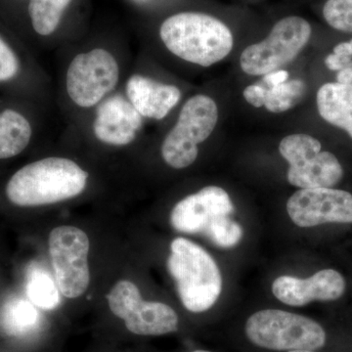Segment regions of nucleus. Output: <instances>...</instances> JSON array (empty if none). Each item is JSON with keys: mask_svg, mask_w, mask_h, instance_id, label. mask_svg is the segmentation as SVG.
I'll return each mask as SVG.
<instances>
[{"mask_svg": "<svg viewBox=\"0 0 352 352\" xmlns=\"http://www.w3.org/2000/svg\"><path fill=\"white\" fill-rule=\"evenodd\" d=\"M88 173L66 157H50L27 164L10 178L6 196L19 207H39L75 198L87 187Z\"/></svg>", "mask_w": 352, "mask_h": 352, "instance_id": "nucleus-1", "label": "nucleus"}, {"mask_svg": "<svg viewBox=\"0 0 352 352\" xmlns=\"http://www.w3.org/2000/svg\"><path fill=\"white\" fill-rule=\"evenodd\" d=\"M160 36L175 56L201 67H210L228 56L232 32L208 14L183 12L170 16L160 28Z\"/></svg>", "mask_w": 352, "mask_h": 352, "instance_id": "nucleus-2", "label": "nucleus"}, {"mask_svg": "<svg viewBox=\"0 0 352 352\" xmlns=\"http://www.w3.org/2000/svg\"><path fill=\"white\" fill-rule=\"evenodd\" d=\"M235 212L226 190L208 186L185 197L170 214V224L178 232L201 234L219 248H233L243 238L242 226L232 219Z\"/></svg>", "mask_w": 352, "mask_h": 352, "instance_id": "nucleus-3", "label": "nucleus"}, {"mask_svg": "<svg viewBox=\"0 0 352 352\" xmlns=\"http://www.w3.org/2000/svg\"><path fill=\"white\" fill-rule=\"evenodd\" d=\"M250 346L265 352L319 351L328 335L318 322L280 309H263L248 317L242 328Z\"/></svg>", "mask_w": 352, "mask_h": 352, "instance_id": "nucleus-4", "label": "nucleus"}, {"mask_svg": "<svg viewBox=\"0 0 352 352\" xmlns=\"http://www.w3.org/2000/svg\"><path fill=\"white\" fill-rule=\"evenodd\" d=\"M168 270L175 279L183 307L188 311L203 314L219 300L221 274L214 259L201 245L176 238L170 244Z\"/></svg>", "mask_w": 352, "mask_h": 352, "instance_id": "nucleus-5", "label": "nucleus"}, {"mask_svg": "<svg viewBox=\"0 0 352 352\" xmlns=\"http://www.w3.org/2000/svg\"><path fill=\"white\" fill-rule=\"evenodd\" d=\"M219 120L214 99L198 94L185 102L177 122L162 145V156L176 170L188 168L198 157V145L210 138Z\"/></svg>", "mask_w": 352, "mask_h": 352, "instance_id": "nucleus-6", "label": "nucleus"}, {"mask_svg": "<svg viewBox=\"0 0 352 352\" xmlns=\"http://www.w3.org/2000/svg\"><path fill=\"white\" fill-rule=\"evenodd\" d=\"M321 149L319 140L308 134H291L282 139L279 152L289 164V184L300 189L332 188L342 180L344 170L339 160Z\"/></svg>", "mask_w": 352, "mask_h": 352, "instance_id": "nucleus-7", "label": "nucleus"}, {"mask_svg": "<svg viewBox=\"0 0 352 352\" xmlns=\"http://www.w3.org/2000/svg\"><path fill=\"white\" fill-rule=\"evenodd\" d=\"M311 25L298 16L280 20L267 38L248 46L240 57V66L250 76H264L291 63L307 45Z\"/></svg>", "mask_w": 352, "mask_h": 352, "instance_id": "nucleus-8", "label": "nucleus"}, {"mask_svg": "<svg viewBox=\"0 0 352 352\" xmlns=\"http://www.w3.org/2000/svg\"><path fill=\"white\" fill-rule=\"evenodd\" d=\"M109 307L122 319L129 332L139 336H164L177 332L179 317L163 302H145L135 284L118 282L108 295Z\"/></svg>", "mask_w": 352, "mask_h": 352, "instance_id": "nucleus-9", "label": "nucleus"}, {"mask_svg": "<svg viewBox=\"0 0 352 352\" xmlns=\"http://www.w3.org/2000/svg\"><path fill=\"white\" fill-rule=\"evenodd\" d=\"M119 78V64L112 53L95 48L76 55L69 64L67 92L76 105L91 108L115 89Z\"/></svg>", "mask_w": 352, "mask_h": 352, "instance_id": "nucleus-10", "label": "nucleus"}, {"mask_svg": "<svg viewBox=\"0 0 352 352\" xmlns=\"http://www.w3.org/2000/svg\"><path fill=\"white\" fill-rule=\"evenodd\" d=\"M48 243L59 291L66 298H80L90 282L87 234L78 227L59 226L51 231Z\"/></svg>", "mask_w": 352, "mask_h": 352, "instance_id": "nucleus-11", "label": "nucleus"}, {"mask_svg": "<svg viewBox=\"0 0 352 352\" xmlns=\"http://www.w3.org/2000/svg\"><path fill=\"white\" fill-rule=\"evenodd\" d=\"M287 212L298 227L352 223V194L333 188L300 189L289 197Z\"/></svg>", "mask_w": 352, "mask_h": 352, "instance_id": "nucleus-12", "label": "nucleus"}, {"mask_svg": "<svg viewBox=\"0 0 352 352\" xmlns=\"http://www.w3.org/2000/svg\"><path fill=\"white\" fill-rule=\"evenodd\" d=\"M346 280L340 272L324 270L307 279L284 275L272 284L273 295L289 307H305L308 303L339 300L346 291Z\"/></svg>", "mask_w": 352, "mask_h": 352, "instance_id": "nucleus-13", "label": "nucleus"}, {"mask_svg": "<svg viewBox=\"0 0 352 352\" xmlns=\"http://www.w3.org/2000/svg\"><path fill=\"white\" fill-rule=\"evenodd\" d=\"M142 126V116L120 95L102 102L94 122V135L112 146L131 144Z\"/></svg>", "mask_w": 352, "mask_h": 352, "instance_id": "nucleus-14", "label": "nucleus"}, {"mask_svg": "<svg viewBox=\"0 0 352 352\" xmlns=\"http://www.w3.org/2000/svg\"><path fill=\"white\" fill-rule=\"evenodd\" d=\"M129 102L143 118L162 120L182 98L175 85H164L144 76L133 75L126 82Z\"/></svg>", "mask_w": 352, "mask_h": 352, "instance_id": "nucleus-15", "label": "nucleus"}, {"mask_svg": "<svg viewBox=\"0 0 352 352\" xmlns=\"http://www.w3.org/2000/svg\"><path fill=\"white\" fill-rule=\"evenodd\" d=\"M316 102L322 119L352 138V85L325 83L317 92Z\"/></svg>", "mask_w": 352, "mask_h": 352, "instance_id": "nucleus-16", "label": "nucleus"}, {"mask_svg": "<svg viewBox=\"0 0 352 352\" xmlns=\"http://www.w3.org/2000/svg\"><path fill=\"white\" fill-rule=\"evenodd\" d=\"M41 315L30 300L12 298L0 309V329L11 337H24L38 328Z\"/></svg>", "mask_w": 352, "mask_h": 352, "instance_id": "nucleus-17", "label": "nucleus"}, {"mask_svg": "<svg viewBox=\"0 0 352 352\" xmlns=\"http://www.w3.org/2000/svg\"><path fill=\"white\" fill-rule=\"evenodd\" d=\"M29 120L17 111L7 109L0 113V160L18 156L32 138Z\"/></svg>", "mask_w": 352, "mask_h": 352, "instance_id": "nucleus-18", "label": "nucleus"}, {"mask_svg": "<svg viewBox=\"0 0 352 352\" xmlns=\"http://www.w3.org/2000/svg\"><path fill=\"white\" fill-rule=\"evenodd\" d=\"M258 83L263 87V107L271 113H284L295 107L305 92V83L300 80H287L276 85Z\"/></svg>", "mask_w": 352, "mask_h": 352, "instance_id": "nucleus-19", "label": "nucleus"}, {"mask_svg": "<svg viewBox=\"0 0 352 352\" xmlns=\"http://www.w3.org/2000/svg\"><path fill=\"white\" fill-rule=\"evenodd\" d=\"M72 1L73 0H31L29 12L34 31L43 36L53 34Z\"/></svg>", "mask_w": 352, "mask_h": 352, "instance_id": "nucleus-20", "label": "nucleus"}, {"mask_svg": "<svg viewBox=\"0 0 352 352\" xmlns=\"http://www.w3.org/2000/svg\"><path fill=\"white\" fill-rule=\"evenodd\" d=\"M27 296L36 307L45 310L54 309L60 303L59 288L50 275L41 268H32L30 271Z\"/></svg>", "mask_w": 352, "mask_h": 352, "instance_id": "nucleus-21", "label": "nucleus"}, {"mask_svg": "<svg viewBox=\"0 0 352 352\" xmlns=\"http://www.w3.org/2000/svg\"><path fill=\"white\" fill-rule=\"evenodd\" d=\"M323 16L333 29L352 34V0H327Z\"/></svg>", "mask_w": 352, "mask_h": 352, "instance_id": "nucleus-22", "label": "nucleus"}, {"mask_svg": "<svg viewBox=\"0 0 352 352\" xmlns=\"http://www.w3.org/2000/svg\"><path fill=\"white\" fill-rule=\"evenodd\" d=\"M20 63L17 55L1 38H0V82L12 80L19 72Z\"/></svg>", "mask_w": 352, "mask_h": 352, "instance_id": "nucleus-23", "label": "nucleus"}, {"mask_svg": "<svg viewBox=\"0 0 352 352\" xmlns=\"http://www.w3.org/2000/svg\"><path fill=\"white\" fill-rule=\"evenodd\" d=\"M325 65L331 71H340L342 69L352 68V57L332 53L325 59Z\"/></svg>", "mask_w": 352, "mask_h": 352, "instance_id": "nucleus-24", "label": "nucleus"}, {"mask_svg": "<svg viewBox=\"0 0 352 352\" xmlns=\"http://www.w3.org/2000/svg\"><path fill=\"white\" fill-rule=\"evenodd\" d=\"M289 76V72L285 71V69H278V71L271 72V73L264 75L261 82L266 85H276L287 82Z\"/></svg>", "mask_w": 352, "mask_h": 352, "instance_id": "nucleus-25", "label": "nucleus"}, {"mask_svg": "<svg viewBox=\"0 0 352 352\" xmlns=\"http://www.w3.org/2000/svg\"><path fill=\"white\" fill-rule=\"evenodd\" d=\"M337 82L352 85V68L342 69L338 72Z\"/></svg>", "mask_w": 352, "mask_h": 352, "instance_id": "nucleus-26", "label": "nucleus"}, {"mask_svg": "<svg viewBox=\"0 0 352 352\" xmlns=\"http://www.w3.org/2000/svg\"><path fill=\"white\" fill-rule=\"evenodd\" d=\"M349 52H351V56L352 57V39L351 41H349Z\"/></svg>", "mask_w": 352, "mask_h": 352, "instance_id": "nucleus-27", "label": "nucleus"}, {"mask_svg": "<svg viewBox=\"0 0 352 352\" xmlns=\"http://www.w3.org/2000/svg\"><path fill=\"white\" fill-rule=\"evenodd\" d=\"M192 352H214L210 351H206V349H196V351Z\"/></svg>", "mask_w": 352, "mask_h": 352, "instance_id": "nucleus-28", "label": "nucleus"}, {"mask_svg": "<svg viewBox=\"0 0 352 352\" xmlns=\"http://www.w3.org/2000/svg\"><path fill=\"white\" fill-rule=\"evenodd\" d=\"M287 352H318V351H287Z\"/></svg>", "mask_w": 352, "mask_h": 352, "instance_id": "nucleus-29", "label": "nucleus"}]
</instances>
